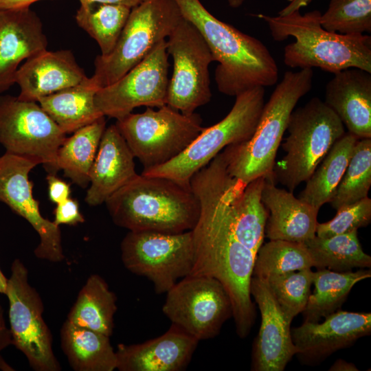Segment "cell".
Listing matches in <instances>:
<instances>
[{"label":"cell","mask_w":371,"mask_h":371,"mask_svg":"<svg viewBox=\"0 0 371 371\" xmlns=\"http://www.w3.org/2000/svg\"><path fill=\"white\" fill-rule=\"evenodd\" d=\"M313 0H292L286 7L279 12L278 15L285 16L300 10V8L308 5Z\"/></svg>","instance_id":"44"},{"label":"cell","mask_w":371,"mask_h":371,"mask_svg":"<svg viewBox=\"0 0 371 371\" xmlns=\"http://www.w3.org/2000/svg\"><path fill=\"white\" fill-rule=\"evenodd\" d=\"M61 348L76 371H113L116 352L109 337L66 320L60 330Z\"/></svg>","instance_id":"26"},{"label":"cell","mask_w":371,"mask_h":371,"mask_svg":"<svg viewBox=\"0 0 371 371\" xmlns=\"http://www.w3.org/2000/svg\"><path fill=\"white\" fill-rule=\"evenodd\" d=\"M182 16L192 23L208 45L214 61L218 91L237 95L256 87H271L278 79L276 60L258 39L212 15L200 0H175Z\"/></svg>","instance_id":"2"},{"label":"cell","mask_w":371,"mask_h":371,"mask_svg":"<svg viewBox=\"0 0 371 371\" xmlns=\"http://www.w3.org/2000/svg\"><path fill=\"white\" fill-rule=\"evenodd\" d=\"M121 258L129 271L148 278L157 293H167L191 273L192 230L177 234L129 231L121 243Z\"/></svg>","instance_id":"10"},{"label":"cell","mask_w":371,"mask_h":371,"mask_svg":"<svg viewBox=\"0 0 371 371\" xmlns=\"http://www.w3.org/2000/svg\"><path fill=\"white\" fill-rule=\"evenodd\" d=\"M134 157L115 124L106 128L90 170L85 201L92 206L105 203L135 177Z\"/></svg>","instance_id":"23"},{"label":"cell","mask_w":371,"mask_h":371,"mask_svg":"<svg viewBox=\"0 0 371 371\" xmlns=\"http://www.w3.org/2000/svg\"><path fill=\"white\" fill-rule=\"evenodd\" d=\"M7 279L0 269V293L1 294L5 293Z\"/></svg>","instance_id":"46"},{"label":"cell","mask_w":371,"mask_h":371,"mask_svg":"<svg viewBox=\"0 0 371 371\" xmlns=\"http://www.w3.org/2000/svg\"><path fill=\"white\" fill-rule=\"evenodd\" d=\"M250 293L257 303L261 324L252 348L251 370L282 371L295 355L290 320L265 279L251 277Z\"/></svg>","instance_id":"18"},{"label":"cell","mask_w":371,"mask_h":371,"mask_svg":"<svg viewBox=\"0 0 371 371\" xmlns=\"http://www.w3.org/2000/svg\"><path fill=\"white\" fill-rule=\"evenodd\" d=\"M313 71H286L265 103L257 127L247 141L222 151L228 173L247 183L260 177L273 176L275 159L291 113L312 88Z\"/></svg>","instance_id":"5"},{"label":"cell","mask_w":371,"mask_h":371,"mask_svg":"<svg viewBox=\"0 0 371 371\" xmlns=\"http://www.w3.org/2000/svg\"><path fill=\"white\" fill-rule=\"evenodd\" d=\"M114 223L131 232L177 234L192 230L200 214L190 186L137 175L105 201Z\"/></svg>","instance_id":"3"},{"label":"cell","mask_w":371,"mask_h":371,"mask_svg":"<svg viewBox=\"0 0 371 371\" xmlns=\"http://www.w3.org/2000/svg\"><path fill=\"white\" fill-rule=\"evenodd\" d=\"M116 300L106 281L98 274L91 275L79 291L67 320L110 337L114 328Z\"/></svg>","instance_id":"28"},{"label":"cell","mask_w":371,"mask_h":371,"mask_svg":"<svg viewBox=\"0 0 371 371\" xmlns=\"http://www.w3.org/2000/svg\"><path fill=\"white\" fill-rule=\"evenodd\" d=\"M265 87H256L237 95L231 111L222 120L204 128L177 157L160 166L144 169L142 174L164 177L190 186L193 175L223 149L252 136L265 103Z\"/></svg>","instance_id":"8"},{"label":"cell","mask_w":371,"mask_h":371,"mask_svg":"<svg viewBox=\"0 0 371 371\" xmlns=\"http://www.w3.org/2000/svg\"><path fill=\"white\" fill-rule=\"evenodd\" d=\"M321 14L296 10L285 16H258L267 23L275 41L295 38L284 49V63L289 67H317L333 74L357 67L371 73V37L329 32L320 23Z\"/></svg>","instance_id":"4"},{"label":"cell","mask_w":371,"mask_h":371,"mask_svg":"<svg viewBox=\"0 0 371 371\" xmlns=\"http://www.w3.org/2000/svg\"><path fill=\"white\" fill-rule=\"evenodd\" d=\"M11 344V333L6 326L4 318V310L0 302V361L3 359L1 357V352Z\"/></svg>","instance_id":"41"},{"label":"cell","mask_w":371,"mask_h":371,"mask_svg":"<svg viewBox=\"0 0 371 371\" xmlns=\"http://www.w3.org/2000/svg\"><path fill=\"white\" fill-rule=\"evenodd\" d=\"M313 279V271L311 269L286 272L265 278L276 302L291 321L304 310L311 294Z\"/></svg>","instance_id":"36"},{"label":"cell","mask_w":371,"mask_h":371,"mask_svg":"<svg viewBox=\"0 0 371 371\" xmlns=\"http://www.w3.org/2000/svg\"><path fill=\"white\" fill-rule=\"evenodd\" d=\"M229 5L232 8H238L243 3L245 0H227Z\"/></svg>","instance_id":"47"},{"label":"cell","mask_w":371,"mask_h":371,"mask_svg":"<svg viewBox=\"0 0 371 371\" xmlns=\"http://www.w3.org/2000/svg\"><path fill=\"white\" fill-rule=\"evenodd\" d=\"M304 244L317 270L344 272L371 267V257L363 251L357 230L328 238L315 236Z\"/></svg>","instance_id":"32"},{"label":"cell","mask_w":371,"mask_h":371,"mask_svg":"<svg viewBox=\"0 0 371 371\" xmlns=\"http://www.w3.org/2000/svg\"><path fill=\"white\" fill-rule=\"evenodd\" d=\"M40 163L33 159L6 153L0 157V201L25 218L39 236L34 255L57 262L65 259L59 226L44 218L32 194L30 172Z\"/></svg>","instance_id":"16"},{"label":"cell","mask_w":371,"mask_h":371,"mask_svg":"<svg viewBox=\"0 0 371 371\" xmlns=\"http://www.w3.org/2000/svg\"><path fill=\"white\" fill-rule=\"evenodd\" d=\"M371 277V271L336 272L327 269L313 271V293L302 311L304 322H319L337 311L357 282Z\"/></svg>","instance_id":"30"},{"label":"cell","mask_w":371,"mask_h":371,"mask_svg":"<svg viewBox=\"0 0 371 371\" xmlns=\"http://www.w3.org/2000/svg\"><path fill=\"white\" fill-rule=\"evenodd\" d=\"M99 89L87 78L82 82L41 98V108L65 133H71L104 116L95 104Z\"/></svg>","instance_id":"27"},{"label":"cell","mask_w":371,"mask_h":371,"mask_svg":"<svg viewBox=\"0 0 371 371\" xmlns=\"http://www.w3.org/2000/svg\"><path fill=\"white\" fill-rule=\"evenodd\" d=\"M105 116L88 124L66 138L57 153L58 170L78 186L89 184L90 170L95 159L100 142L106 128Z\"/></svg>","instance_id":"31"},{"label":"cell","mask_w":371,"mask_h":371,"mask_svg":"<svg viewBox=\"0 0 371 371\" xmlns=\"http://www.w3.org/2000/svg\"><path fill=\"white\" fill-rule=\"evenodd\" d=\"M87 78L70 50L45 49L25 60L14 82L20 87L19 100L38 102L41 98L76 86Z\"/></svg>","instance_id":"21"},{"label":"cell","mask_w":371,"mask_h":371,"mask_svg":"<svg viewBox=\"0 0 371 371\" xmlns=\"http://www.w3.org/2000/svg\"><path fill=\"white\" fill-rule=\"evenodd\" d=\"M80 5H87L91 3H104L121 5L133 8L142 2L144 0H78Z\"/></svg>","instance_id":"42"},{"label":"cell","mask_w":371,"mask_h":371,"mask_svg":"<svg viewBox=\"0 0 371 371\" xmlns=\"http://www.w3.org/2000/svg\"><path fill=\"white\" fill-rule=\"evenodd\" d=\"M286 131L289 135L282 144L286 154L274 167L273 175L275 181L293 192L308 180L346 131L338 116L317 97L293 109Z\"/></svg>","instance_id":"6"},{"label":"cell","mask_w":371,"mask_h":371,"mask_svg":"<svg viewBox=\"0 0 371 371\" xmlns=\"http://www.w3.org/2000/svg\"><path fill=\"white\" fill-rule=\"evenodd\" d=\"M324 102L348 132L371 138V73L357 67L335 73L326 85Z\"/></svg>","instance_id":"22"},{"label":"cell","mask_w":371,"mask_h":371,"mask_svg":"<svg viewBox=\"0 0 371 371\" xmlns=\"http://www.w3.org/2000/svg\"><path fill=\"white\" fill-rule=\"evenodd\" d=\"M333 371H357V368L352 363L346 362L343 359L337 360L330 368Z\"/></svg>","instance_id":"45"},{"label":"cell","mask_w":371,"mask_h":371,"mask_svg":"<svg viewBox=\"0 0 371 371\" xmlns=\"http://www.w3.org/2000/svg\"><path fill=\"white\" fill-rule=\"evenodd\" d=\"M131 10L128 7L115 4L80 5L76 20L98 43L100 55L106 56L115 47Z\"/></svg>","instance_id":"33"},{"label":"cell","mask_w":371,"mask_h":371,"mask_svg":"<svg viewBox=\"0 0 371 371\" xmlns=\"http://www.w3.org/2000/svg\"><path fill=\"white\" fill-rule=\"evenodd\" d=\"M47 181L48 183L49 198L51 201L58 204L69 198L71 190L70 186L68 183L54 174H48Z\"/></svg>","instance_id":"40"},{"label":"cell","mask_w":371,"mask_h":371,"mask_svg":"<svg viewBox=\"0 0 371 371\" xmlns=\"http://www.w3.org/2000/svg\"><path fill=\"white\" fill-rule=\"evenodd\" d=\"M66 138L36 102L0 97V143L6 153L35 159L56 175L57 153Z\"/></svg>","instance_id":"13"},{"label":"cell","mask_w":371,"mask_h":371,"mask_svg":"<svg viewBox=\"0 0 371 371\" xmlns=\"http://www.w3.org/2000/svg\"><path fill=\"white\" fill-rule=\"evenodd\" d=\"M229 178L221 152L190 179L200 214L192 229L194 262L189 276L211 277L223 285L232 302L236 333L245 338L256 319L250 282L256 255L233 232L227 201Z\"/></svg>","instance_id":"1"},{"label":"cell","mask_w":371,"mask_h":371,"mask_svg":"<svg viewBox=\"0 0 371 371\" xmlns=\"http://www.w3.org/2000/svg\"><path fill=\"white\" fill-rule=\"evenodd\" d=\"M371 187V138L359 139L330 201L336 210L368 197Z\"/></svg>","instance_id":"35"},{"label":"cell","mask_w":371,"mask_h":371,"mask_svg":"<svg viewBox=\"0 0 371 371\" xmlns=\"http://www.w3.org/2000/svg\"><path fill=\"white\" fill-rule=\"evenodd\" d=\"M5 295L9 303L12 344L23 352L34 370L59 371L52 334L43 318L42 300L29 284L28 271L19 259L11 265Z\"/></svg>","instance_id":"11"},{"label":"cell","mask_w":371,"mask_h":371,"mask_svg":"<svg viewBox=\"0 0 371 371\" xmlns=\"http://www.w3.org/2000/svg\"><path fill=\"white\" fill-rule=\"evenodd\" d=\"M266 177L245 183L230 176L227 189V210L236 239L256 255L263 244L268 211L261 196Z\"/></svg>","instance_id":"25"},{"label":"cell","mask_w":371,"mask_h":371,"mask_svg":"<svg viewBox=\"0 0 371 371\" xmlns=\"http://www.w3.org/2000/svg\"><path fill=\"white\" fill-rule=\"evenodd\" d=\"M55 225H76L85 222V218L80 212L79 204L75 199L68 198L56 204L54 210Z\"/></svg>","instance_id":"39"},{"label":"cell","mask_w":371,"mask_h":371,"mask_svg":"<svg viewBox=\"0 0 371 371\" xmlns=\"http://www.w3.org/2000/svg\"><path fill=\"white\" fill-rule=\"evenodd\" d=\"M371 333V313L337 310L322 323L304 322L291 328L292 341L302 363H319L339 350L351 346Z\"/></svg>","instance_id":"17"},{"label":"cell","mask_w":371,"mask_h":371,"mask_svg":"<svg viewBox=\"0 0 371 371\" xmlns=\"http://www.w3.org/2000/svg\"><path fill=\"white\" fill-rule=\"evenodd\" d=\"M166 49L173 61L166 104L190 115L211 100L209 66L214 58L201 33L183 16L168 37Z\"/></svg>","instance_id":"12"},{"label":"cell","mask_w":371,"mask_h":371,"mask_svg":"<svg viewBox=\"0 0 371 371\" xmlns=\"http://www.w3.org/2000/svg\"><path fill=\"white\" fill-rule=\"evenodd\" d=\"M168 67L164 40L124 76L96 92L97 109L104 116L119 120L138 106L159 108L166 105Z\"/></svg>","instance_id":"15"},{"label":"cell","mask_w":371,"mask_h":371,"mask_svg":"<svg viewBox=\"0 0 371 371\" xmlns=\"http://www.w3.org/2000/svg\"><path fill=\"white\" fill-rule=\"evenodd\" d=\"M320 23L326 30L341 34L371 32V0H329Z\"/></svg>","instance_id":"37"},{"label":"cell","mask_w":371,"mask_h":371,"mask_svg":"<svg viewBox=\"0 0 371 371\" xmlns=\"http://www.w3.org/2000/svg\"><path fill=\"white\" fill-rule=\"evenodd\" d=\"M47 46L42 21L30 7L0 10V93L15 84L20 63Z\"/></svg>","instance_id":"19"},{"label":"cell","mask_w":371,"mask_h":371,"mask_svg":"<svg viewBox=\"0 0 371 371\" xmlns=\"http://www.w3.org/2000/svg\"><path fill=\"white\" fill-rule=\"evenodd\" d=\"M313 267L309 251L303 243L269 240L259 248L252 276H268Z\"/></svg>","instance_id":"34"},{"label":"cell","mask_w":371,"mask_h":371,"mask_svg":"<svg viewBox=\"0 0 371 371\" xmlns=\"http://www.w3.org/2000/svg\"><path fill=\"white\" fill-rule=\"evenodd\" d=\"M261 199L269 214L265 234L269 240L304 243L316 236L319 209L278 188L273 175L266 177Z\"/></svg>","instance_id":"24"},{"label":"cell","mask_w":371,"mask_h":371,"mask_svg":"<svg viewBox=\"0 0 371 371\" xmlns=\"http://www.w3.org/2000/svg\"><path fill=\"white\" fill-rule=\"evenodd\" d=\"M371 222V199L368 196L337 210L330 221L317 223L316 236L328 238L368 226Z\"/></svg>","instance_id":"38"},{"label":"cell","mask_w":371,"mask_h":371,"mask_svg":"<svg viewBox=\"0 0 371 371\" xmlns=\"http://www.w3.org/2000/svg\"><path fill=\"white\" fill-rule=\"evenodd\" d=\"M182 17L175 0H144L133 8L112 52L96 56L90 83L100 89L118 80L166 40Z\"/></svg>","instance_id":"7"},{"label":"cell","mask_w":371,"mask_h":371,"mask_svg":"<svg viewBox=\"0 0 371 371\" xmlns=\"http://www.w3.org/2000/svg\"><path fill=\"white\" fill-rule=\"evenodd\" d=\"M359 139L346 133L332 146L306 181L299 199L317 209L330 203L347 168L354 148Z\"/></svg>","instance_id":"29"},{"label":"cell","mask_w":371,"mask_h":371,"mask_svg":"<svg viewBox=\"0 0 371 371\" xmlns=\"http://www.w3.org/2000/svg\"><path fill=\"white\" fill-rule=\"evenodd\" d=\"M38 1L41 0H0V10L29 8Z\"/></svg>","instance_id":"43"},{"label":"cell","mask_w":371,"mask_h":371,"mask_svg":"<svg viewBox=\"0 0 371 371\" xmlns=\"http://www.w3.org/2000/svg\"><path fill=\"white\" fill-rule=\"evenodd\" d=\"M118 131L144 169L166 164L180 155L205 127L197 113L186 115L166 104L117 120Z\"/></svg>","instance_id":"9"},{"label":"cell","mask_w":371,"mask_h":371,"mask_svg":"<svg viewBox=\"0 0 371 371\" xmlns=\"http://www.w3.org/2000/svg\"><path fill=\"white\" fill-rule=\"evenodd\" d=\"M199 341L172 324L163 335L141 344L117 345L120 371H180L190 362Z\"/></svg>","instance_id":"20"},{"label":"cell","mask_w":371,"mask_h":371,"mask_svg":"<svg viewBox=\"0 0 371 371\" xmlns=\"http://www.w3.org/2000/svg\"><path fill=\"white\" fill-rule=\"evenodd\" d=\"M163 313L198 341L218 335L225 321L232 317L230 298L216 279L188 276L167 293Z\"/></svg>","instance_id":"14"}]
</instances>
